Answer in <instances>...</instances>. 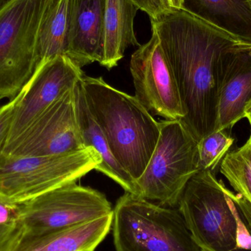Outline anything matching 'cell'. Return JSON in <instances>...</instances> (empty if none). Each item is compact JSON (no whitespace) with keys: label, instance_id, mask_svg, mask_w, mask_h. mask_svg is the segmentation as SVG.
<instances>
[{"label":"cell","instance_id":"obj_13","mask_svg":"<svg viewBox=\"0 0 251 251\" xmlns=\"http://www.w3.org/2000/svg\"><path fill=\"white\" fill-rule=\"evenodd\" d=\"M105 0H69L66 56L82 69L102 57Z\"/></svg>","mask_w":251,"mask_h":251},{"label":"cell","instance_id":"obj_12","mask_svg":"<svg viewBox=\"0 0 251 251\" xmlns=\"http://www.w3.org/2000/svg\"><path fill=\"white\" fill-rule=\"evenodd\" d=\"M218 116L215 130L231 129L245 119L251 100V47L237 44L221 57L218 75Z\"/></svg>","mask_w":251,"mask_h":251},{"label":"cell","instance_id":"obj_26","mask_svg":"<svg viewBox=\"0 0 251 251\" xmlns=\"http://www.w3.org/2000/svg\"><path fill=\"white\" fill-rule=\"evenodd\" d=\"M249 3H250L251 5V0H249Z\"/></svg>","mask_w":251,"mask_h":251},{"label":"cell","instance_id":"obj_14","mask_svg":"<svg viewBox=\"0 0 251 251\" xmlns=\"http://www.w3.org/2000/svg\"><path fill=\"white\" fill-rule=\"evenodd\" d=\"M113 213L86 224L37 235H22L11 251H94L112 229Z\"/></svg>","mask_w":251,"mask_h":251},{"label":"cell","instance_id":"obj_8","mask_svg":"<svg viewBox=\"0 0 251 251\" xmlns=\"http://www.w3.org/2000/svg\"><path fill=\"white\" fill-rule=\"evenodd\" d=\"M22 235L65 229L113 213L105 195L70 182L21 203Z\"/></svg>","mask_w":251,"mask_h":251},{"label":"cell","instance_id":"obj_23","mask_svg":"<svg viewBox=\"0 0 251 251\" xmlns=\"http://www.w3.org/2000/svg\"><path fill=\"white\" fill-rule=\"evenodd\" d=\"M18 101V95L8 103L0 107V156L2 154L13 119V110Z\"/></svg>","mask_w":251,"mask_h":251},{"label":"cell","instance_id":"obj_19","mask_svg":"<svg viewBox=\"0 0 251 251\" xmlns=\"http://www.w3.org/2000/svg\"><path fill=\"white\" fill-rule=\"evenodd\" d=\"M220 171L236 192L233 198L251 229V129L245 144L226 155Z\"/></svg>","mask_w":251,"mask_h":251},{"label":"cell","instance_id":"obj_21","mask_svg":"<svg viewBox=\"0 0 251 251\" xmlns=\"http://www.w3.org/2000/svg\"><path fill=\"white\" fill-rule=\"evenodd\" d=\"M22 234L20 204L0 197V251H11Z\"/></svg>","mask_w":251,"mask_h":251},{"label":"cell","instance_id":"obj_6","mask_svg":"<svg viewBox=\"0 0 251 251\" xmlns=\"http://www.w3.org/2000/svg\"><path fill=\"white\" fill-rule=\"evenodd\" d=\"M101 163L92 148L55 156H0V197L25 203L53 189L76 182Z\"/></svg>","mask_w":251,"mask_h":251},{"label":"cell","instance_id":"obj_9","mask_svg":"<svg viewBox=\"0 0 251 251\" xmlns=\"http://www.w3.org/2000/svg\"><path fill=\"white\" fill-rule=\"evenodd\" d=\"M130 71L135 97L150 113L168 121L184 118L175 75L152 28L150 40L131 55Z\"/></svg>","mask_w":251,"mask_h":251},{"label":"cell","instance_id":"obj_4","mask_svg":"<svg viewBox=\"0 0 251 251\" xmlns=\"http://www.w3.org/2000/svg\"><path fill=\"white\" fill-rule=\"evenodd\" d=\"M112 229L116 251H201L177 208L127 192L113 209Z\"/></svg>","mask_w":251,"mask_h":251},{"label":"cell","instance_id":"obj_25","mask_svg":"<svg viewBox=\"0 0 251 251\" xmlns=\"http://www.w3.org/2000/svg\"><path fill=\"white\" fill-rule=\"evenodd\" d=\"M12 0H0V9L2 8L3 7H4L6 4H8Z\"/></svg>","mask_w":251,"mask_h":251},{"label":"cell","instance_id":"obj_1","mask_svg":"<svg viewBox=\"0 0 251 251\" xmlns=\"http://www.w3.org/2000/svg\"><path fill=\"white\" fill-rule=\"evenodd\" d=\"M151 24L175 75L184 112L180 121L199 143L216 126L221 57L242 44L184 8L165 12Z\"/></svg>","mask_w":251,"mask_h":251},{"label":"cell","instance_id":"obj_10","mask_svg":"<svg viewBox=\"0 0 251 251\" xmlns=\"http://www.w3.org/2000/svg\"><path fill=\"white\" fill-rule=\"evenodd\" d=\"M83 75L82 69L67 56H57L40 63L18 94L3 151L11 146L56 100L73 89Z\"/></svg>","mask_w":251,"mask_h":251},{"label":"cell","instance_id":"obj_5","mask_svg":"<svg viewBox=\"0 0 251 251\" xmlns=\"http://www.w3.org/2000/svg\"><path fill=\"white\" fill-rule=\"evenodd\" d=\"M160 134L151 157L136 180L137 196L177 208L186 184L199 171L198 141L180 120L159 122Z\"/></svg>","mask_w":251,"mask_h":251},{"label":"cell","instance_id":"obj_7","mask_svg":"<svg viewBox=\"0 0 251 251\" xmlns=\"http://www.w3.org/2000/svg\"><path fill=\"white\" fill-rule=\"evenodd\" d=\"M53 0H12L0 9V100L15 98L38 66L37 39Z\"/></svg>","mask_w":251,"mask_h":251},{"label":"cell","instance_id":"obj_20","mask_svg":"<svg viewBox=\"0 0 251 251\" xmlns=\"http://www.w3.org/2000/svg\"><path fill=\"white\" fill-rule=\"evenodd\" d=\"M234 139L226 130H216L198 143L199 171H213L228 153Z\"/></svg>","mask_w":251,"mask_h":251},{"label":"cell","instance_id":"obj_15","mask_svg":"<svg viewBox=\"0 0 251 251\" xmlns=\"http://www.w3.org/2000/svg\"><path fill=\"white\" fill-rule=\"evenodd\" d=\"M138 10L130 0H105L101 66L110 70L117 66L129 46L140 47L134 27Z\"/></svg>","mask_w":251,"mask_h":251},{"label":"cell","instance_id":"obj_2","mask_svg":"<svg viewBox=\"0 0 251 251\" xmlns=\"http://www.w3.org/2000/svg\"><path fill=\"white\" fill-rule=\"evenodd\" d=\"M88 110L112 153L134 181L144 172L160 134V125L135 97L102 77L81 78Z\"/></svg>","mask_w":251,"mask_h":251},{"label":"cell","instance_id":"obj_11","mask_svg":"<svg viewBox=\"0 0 251 251\" xmlns=\"http://www.w3.org/2000/svg\"><path fill=\"white\" fill-rule=\"evenodd\" d=\"M84 149L74 88L56 100L2 154L10 158L55 156Z\"/></svg>","mask_w":251,"mask_h":251},{"label":"cell","instance_id":"obj_24","mask_svg":"<svg viewBox=\"0 0 251 251\" xmlns=\"http://www.w3.org/2000/svg\"><path fill=\"white\" fill-rule=\"evenodd\" d=\"M244 117L249 121L251 129V100L246 104L244 108Z\"/></svg>","mask_w":251,"mask_h":251},{"label":"cell","instance_id":"obj_16","mask_svg":"<svg viewBox=\"0 0 251 251\" xmlns=\"http://www.w3.org/2000/svg\"><path fill=\"white\" fill-rule=\"evenodd\" d=\"M75 94L76 119L84 146L94 149L101 159L96 170L116 181L127 193L137 196L135 181L116 160L102 131L88 110L81 79L75 87Z\"/></svg>","mask_w":251,"mask_h":251},{"label":"cell","instance_id":"obj_22","mask_svg":"<svg viewBox=\"0 0 251 251\" xmlns=\"http://www.w3.org/2000/svg\"><path fill=\"white\" fill-rule=\"evenodd\" d=\"M139 10L153 19L173 9L182 8L184 0H130Z\"/></svg>","mask_w":251,"mask_h":251},{"label":"cell","instance_id":"obj_28","mask_svg":"<svg viewBox=\"0 0 251 251\" xmlns=\"http://www.w3.org/2000/svg\"><path fill=\"white\" fill-rule=\"evenodd\" d=\"M0 107H1V106H0Z\"/></svg>","mask_w":251,"mask_h":251},{"label":"cell","instance_id":"obj_27","mask_svg":"<svg viewBox=\"0 0 251 251\" xmlns=\"http://www.w3.org/2000/svg\"><path fill=\"white\" fill-rule=\"evenodd\" d=\"M249 47H251V46H249Z\"/></svg>","mask_w":251,"mask_h":251},{"label":"cell","instance_id":"obj_17","mask_svg":"<svg viewBox=\"0 0 251 251\" xmlns=\"http://www.w3.org/2000/svg\"><path fill=\"white\" fill-rule=\"evenodd\" d=\"M182 8L251 46V5L249 0H184Z\"/></svg>","mask_w":251,"mask_h":251},{"label":"cell","instance_id":"obj_3","mask_svg":"<svg viewBox=\"0 0 251 251\" xmlns=\"http://www.w3.org/2000/svg\"><path fill=\"white\" fill-rule=\"evenodd\" d=\"M233 192L212 171H199L186 184L177 209L201 251H234L240 211Z\"/></svg>","mask_w":251,"mask_h":251},{"label":"cell","instance_id":"obj_18","mask_svg":"<svg viewBox=\"0 0 251 251\" xmlns=\"http://www.w3.org/2000/svg\"><path fill=\"white\" fill-rule=\"evenodd\" d=\"M69 7V0H53L47 10L37 39L38 66L57 56H66Z\"/></svg>","mask_w":251,"mask_h":251}]
</instances>
